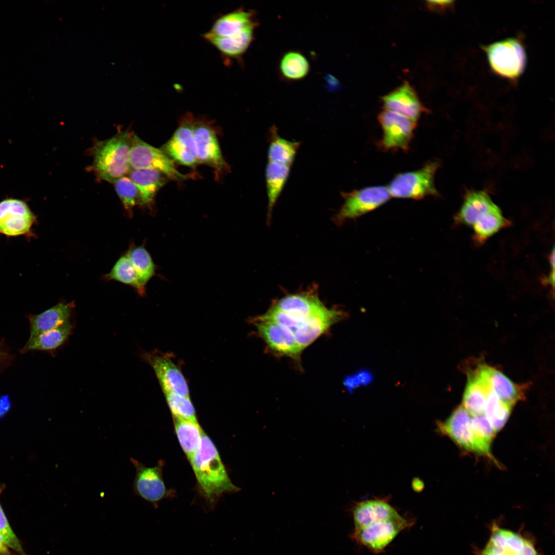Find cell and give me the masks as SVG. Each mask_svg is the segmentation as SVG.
Wrapping results in <instances>:
<instances>
[{"label":"cell","instance_id":"1","mask_svg":"<svg viewBox=\"0 0 555 555\" xmlns=\"http://www.w3.org/2000/svg\"><path fill=\"white\" fill-rule=\"evenodd\" d=\"M189 461L200 493L211 505L224 493L240 490L231 482L216 447L203 430L199 447Z\"/></svg>","mask_w":555,"mask_h":555},{"label":"cell","instance_id":"2","mask_svg":"<svg viewBox=\"0 0 555 555\" xmlns=\"http://www.w3.org/2000/svg\"><path fill=\"white\" fill-rule=\"evenodd\" d=\"M133 136L128 132H122L95 144L92 168L100 179L114 183L129 173Z\"/></svg>","mask_w":555,"mask_h":555},{"label":"cell","instance_id":"3","mask_svg":"<svg viewBox=\"0 0 555 555\" xmlns=\"http://www.w3.org/2000/svg\"><path fill=\"white\" fill-rule=\"evenodd\" d=\"M489 66L494 73L516 81L523 73L526 65V53L522 40L510 37L482 47Z\"/></svg>","mask_w":555,"mask_h":555},{"label":"cell","instance_id":"4","mask_svg":"<svg viewBox=\"0 0 555 555\" xmlns=\"http://www.w3.org/2000/svg\"><path fill=\"white\" fill-rule=\"evenodd\" d=\"M258 25L255 11L239 8L218 16L202 36L206 41L218 39L229 42H238L254 35Z\"/></svg>","mask_w":555,"mask_h":555},{"label":"cell","instance_id":"5","mask_svg":"<svg viewBox=\"0 0 555 555\" xmlns=\"http://www.w3.org/2000/svg\"><path fill=\"white\" fill-rule=\"evenodd\" d=\"M439 166L438 161H430L418 170L398 174L387 188L390 195L414 199L438 195L434 185V177Z\"/></svg>","mask_w":555,"mask_h":555},{"label":"cell","instance_id":"6","mask_svg":"<svg viewBox=\"0 0 555 555\" xmlns=\"http://www.w3.org/2000/svg\"><path fill=\"white\" fill-rule=\"evenodd\" d=\"M414 519L398 517L354 528L350 538L374 553L382 552L402 531L415 524Z\"/></svg>","mask_w":555,"mask_h":555},{"label":"cell","instance_id":"7","mask_svg":"<svg viewBox=\"0 0 555 555\" xmlns=\"http://www.w3.org/2000/svg\"><path fill=\"white\" fill-rule=\"evenodd\" d=\"M437 429L461 448L492 458L490 450L476 436L472 427V416L462 405L457 407L444 421L439 422Z\"/></svg>","mask_w":555,"mask_h":555},{"label":"cell","instance_id":"8","mask_svg":"<svg viewBox=\"0 0 555 555\" xmlns=\"http://www.w3.org/2000/svg\"><path fill=\"white\" fill-rule=\"evenodd\" d=\"M129 162L131 169L155 170L172 180L187 177L177 169L174 162L161 149L151 145L136 135L133 136Z\"/></svg>","mask_w":555,"mask_h":555},{"label":"cell","instance_id":"9","mask_svg":"<svg viewBox=\"0 0 555 555\" xmlns=\"http://www.w3.org/2000/svg\"><path fill=\"white\" fill-rule=\"evenodd\" d=\"M342 195L344 201L335 218L340 224L376 209L391 196L387 188L384 186L367 187Z\"/></svg>","mask_w":555,"mask_h":555},{"label":"cell","instance_id":"10","mask_svg":"<svg viewBox=\"0 0 555 555\" xmlns=\"http://www.w3.org/2000/svg\"><path fill=\"white\" fill-rule=\"evenodd\" d=\"M378 120L383 131L382 147L385 150H408L417 123L386 109L379 113Z\"/></svg>","mask_w":555,"mask_h":555},{"label":"cell","instance_id":"11","mask_svg":"<svg viewBox=\"0 0 555 555\" xmlns=\"http://www.w3.org/2000/svg\"><path fill=\"white\" fill-rule=\"evenodd\" d=\"M130 460L136 469L133 488L137 495L155 505L168 496L162 477L161 461L154 467H147L134 458L131 457Z\"/></svg>","mask_w":555,"mask_h":555},{"label":"cell","instance_id":"12","mask_svg":"<svg viewBox=\"0 0 555 555\" xmlns=\"http://www.w3.org/2000/svg\"><path fill=\"white\" fill-rule=\"evenodd\" d=\"M194 122L192 115L185 116L172 138L161 148L174 162L190 167L198 163L193 135Z\"/></svg>","mask_w":555,"mask_h":555},{"label":"cell","instance_id":"13","mask_svg":"<svg viewBox=\"0 0 555 555\" xmlns=\"http://www.w3.org/2000/svg\"><path fill=\"white\" fill-rule=\"evenodd\" d=\"M481 555H539L529 539L510 530L493 525Z\"/></svg>","mask_w":555,"mask_h":555},{"label":"cell","instance_id":"14","mask_svg":"<svg viewBox=\"0 0 555 555\" xmlns=\"http://www.w3.org/2000/svg\"><path fill=\"white\" fill-rule=\"evenodd\" d=\"M35 217L28 205L17 199L0 202V233L14 236L28 233Z\"/></svg>","mask_w":555,"mask_h":555},{"label":"cell","instance_id":"15","mask_svg":"<svg viewBox=\"0 0 555 555\" xmlns=\"http://www.w3.org/2000/svg\"><path fill=\"white\" fill-rule=\"evenodd\" d=\"M193 135L198 163L207 164L218 172L226 169L216 135L210 125L195 121Z\"/></svg>","mask_w":555,"mask_h":555},{"label":"cell","instance_id":"16","mask_svg":"<svg viewBox=\"0 0 555 555\" xmlns=\"http://www.w3.org/2000/svg\"><path fill=\"white\" fill-rule=\"evenodd\" d=\"M145 358L153 369L164 394L174 393L189 397L185 377L170 357L147 354Z\"/></svg>","mask_w":555,"mask_h":555},{"label":"cell","instance_id":"17","mask_svg":"<svg viewBox=\"0 0 555 555\" xmlns=\"http://www.w3.org/2000/svg\"><path fill=\"white\" fill-rule=\"evenodd\" d=\"M255 325L260 336L272 349L283 355L299 357L302 350L290 329L274 322L258 318Z\"/></svg>","mask_w":555,"mask_h":555},{"label":"cell","instance_id":"18","mask_svg":"<svg viewBox=\"0 0 555 555\" xmlns=\"http://www.w3.org/2000/svg\"><path fill=\"white\" fill-rule=\"evenodd\" d=\"M382 100L384 109L395 112L416 123L420 115L428 112L408 82L382 97Z\"/></svg>","mask_w":555,"mask_h":555},{"label":"cell","instance_id":"19","mask_svg":"<svg viewBox=\"0 0 555 555\" xmlns=\"http://www.w3.org/2000/svg\"><path fill=\"white\" fill-rule=\"evenodd\" d=\"M343 317L342 311L326 307L309 317L293 334L300 349L302 350L310 344Z\"/></svg>","mask_w":555,"mask_h":555},{"label":"cell","instance_id":"20","mask_svg":"<svg viewBox=\"0 0 555 555\" xmlns=\"http://www.w3.org/2000/svg\"><path fill=\"white\" fill-rule=\"evenodd\" d=\"M498 208L486 192L469 191L465 194L454 220L456 224L472 227Z\"/></svg>","mask_w":555,"mask_h":555},{"label":"cell","instance_id":"21","mask_svg":"<svg viewBox=\"0 0 555 555\" xmlns=\"http://www.w3.org/2000/svg\"><path fill=\"white\" fill-rule=\"evenodd\" d=\"M273 306L296 321L299 327L309 317L325 307L316 294L308 291L284 297Z\"/></svg>","mask_w":555,"mask_h":555},{"label":"cell","instance_id":"22","mask_svg":"<svg viewBox=\"0 0 555 555\" xmlns=\"http://www.w3.org/2000/svg\"><path fill=\"white\" fill-rule=\"evenodd\" d=\"M354 528L391 520L401 515L388 501L370 499L357 503L351 509Z\"/></svg>","mask_w":555,"mask_h":555},{"label":"cell","instance_id":"23","mask_svg":"<svg viewBox=\"0 0 555 555\" xmlns=\"http://www.w3.org/2000/svg\"><path fill=\"white\" fill-rule=\"evenodd\" d=\"M74 304L61 302L36 315L30 316L31 340L69 321Z\"/></svg>","mask_w":555,"mask_h":555},{"label":"cell","instance_id":"24","mask_svg":"<svg viewBox=\"0 0 555 555\" xmlns=\"http://www.w3.org/2000/svg\"><path fill=\"white\" fill-rule=\"evenodd\" d=\"M480 369L489 388L503 402L512 407L522 399L521 387L513 383L501 372L486 365L480 366Z\"/></svg>","mask_w":555,"mask_h":555},{"label":"cell","instance_id":"25","mask_svg":"<svg viewBox=\"0 0 555 555\" xmlns=\"http://www.w3.org/2000/svg\"><path fill=\"white\" fill-rule=\"evenodd\" d=\"M128 174L138 190L141 205L152 203L166 180L164 174L152 169H131Z\"/></svg>","mask_w":555,"mask_h":555},{"label":"cell","instance_id":"26","mask_svg":"<svg viewBox=\"0 0 555 555\" xmlns=\"http://www.w3.org/2000/svg\"><path fill=\"white\" fill-rule=\"evenodd\" d=\"M489 387L479 367L470 374L462 399V406L472 416L484 414Z\"/></svg>","mask_w":555,"mask_h":555},{"label":"cell","instance_id":"27","mask_svg":"<svg viewBox=\"0 0 555 555\" xmlns=\"http://www.w3.org/2000/svg\"><path fill=\"white\" fill-rule=\"evenodd\" d=\"M290 168V166L284 164L268 161L265 169V179L268 218H270L273 209L287 181Z\"/></svg>","mask_w":555,"mask_h":555},{"label":"cell","instance_id":"28","mask_svg":"<svg viewBox=\"0 0 555 555\" xmlns=\"http://www.w3.org/2000/svg\"><path fill=\"white\" fill-rule=\"evenodd\" d=\"M268 160L291 166L300 146V142L292 141L280 136L276 128L272 126L270 131Z\"/></svg>","mask_w":555,"mask_h":555},{"label":"cell","instance_id":"29","mask_svg":"<svg viewBox=\"0 0 555 555\" xmlns=\"http://www.w3.org/2000/svg\"><path fill=\"white\" fill-rule=\"evenodd\" d=\"M173 422L180 445L190 461L199 447L202 429L198 422L177 418Z\"/></svg>","mask_w":555,"mask_h":555},{"label":"cell","instance_id":"30","mask_svg":"<svg viewBox=\"0 0 555 555\" xmlns=\"http://www.w3.org/2000/svg\"><path fill=\"white\" fill-rule=\"evenodd\" d=\"M279 70L284 79L290 81H299L308 75L310 64L302 53L297 50H290L280 59Z\"/></svg>","mask_w":555,"mask_h":555},{"label":"cell","instance_id":"31","mask_svg":"<svg viewBox=\"0 0 555 555\" xmlns=\"http://www.w3.org/2000/svg\"><path fill=\"white\" fill-rule=\"evenodd\" d=\"M72 327L70 321L28 341L22 352L31 350H50L61 346L70 335Z\"/></svg>","mask_w":555,"mask_h":555},{"label":"cell","instance_id":"32","mask_svg":"<svg viewBox=\"0 0 555 555\" xmlns=\"http://www.w3.org/2000/svg\"><path fill=\"white\" fill-rule=\"evenodd\" d=\"M136 272L142 294L145 285L155 273V265L152 257L142 246H131L126 253Z\"/></svg>","mask_w":555,"mask_h":555},{"label":"cell","instance_id":"33","mask_svg":"<svg viewBox=\"0 0 555 555\" xmlns=\"http://www.w3.org/2000/svg\"><path fill=\"white\" fill-rule=\"evenodd\" d=\"M510 225V222L504 217L499 208L472 226L473 240L477 244L482 245L493 234Z\"/></svg>","mask_w":555,"mask_h":555},{"label":"cell","instance_id":"34","mask_svg":"<svg viewBox=\"0 0 555 555\" xmlns=\"http://www.w3.org/2000/svg\"><path fill=\"white\" fill-rule=\"evenodd\" d=\"M512 406L501 401L489 388L484 414L495 433L504 426L510 414Z\"/></svg>","mask_w":555,"mask_h":555},{"label":"cell","instance_id":"35","mask_svg":"<svg viewBox=\"0 0 555 555\" xmlns=\"http://www.w3.org/2000/svg\"><path fill=\"white\" fill-rule=\"evenodd\" d=\"M104 277L108 280H115L130 285L142 295L136 272L126 253L118 260L110 271Z\"/></svg>","mask_w":555,"mask_h":555},{"label":"cell","instance_id":"36","mask_svg":"<svg viewBox=\"0 0 555 555\" xmlns=\"http://www.w3.org/2000/svg\"><path fill=\"white\" fill-rule=\"evenodd\" d=\"M164 394L173 418L198 422L194 407L189 397L174 393Z\"/></svg>","mask_w":555,"mask_h":555},{"label":"cell","instance_id":"37","mask_svg":"<svg viewBox=\"0 0 555 555\" xmlns=\"http://www.w3.org/2000/svg\"><path fill=\"white\" fill-rule=\"evenodd\" d=\"M113 183L124 209L131 213L133 208L139 203L138 192L134 183L126 176L119 178Z\"/></svg>","mask_w":555,"mask_h":555},{"label":"cell","instance_id":"38","mask_svg":"<svg viewBox=\"0 0 555 555\" xmlns=\"http://www.w3.org/2000/svg\"><path fill=\"white\" fill-rule=\"evenodd\" d=\"M472 427L477 439L490 450L495 432L484 414L472 416Z\"/></svg>","mask_w":555,"mask_h":555},{"label":"cell","instance_id":"39","mask_svg":"<svg viewBox=\"0 0 555 555\" xmlns=\"http://www.w3.org/2000/svg\"><path fill=\"white\" fill-rule=\"evenodd\" d=\"M3 488L0 487V493ZM0 534L7 546L21 555H26L20 542L11 528L0 504Z\"/></svg>","mask_w":555,"mask_h":555},{"label":"cell","instance_id":"40","mask_svg":"<svg viewBox=\"0 0 555 555\" xmlns=\"http://www.w3.org/2000/svg\"><path fill=\"white\" fill-rule=\"evenodd\" d=\"M372 379V376L369 372L361 371L348 379L346 382L348 386L354 388L360 384H367L371 381Z\"/></svg>","mask_w":555,"mask_h":555},{"label":"cell","instance_id":"41","mask_svg":"<svg viewBox=\"0 0 555 555\" xmlns=\"http://www.w3.org/2000/svg\"><path fill=\"white\" fill-rule=\"evenodd\" d=\"M452 1H427V8L431 11L443 12L451 9L453 6Z\"/></svg>","mask_w":555,"mask_h":555},{"label":"cell","instance_id":"42","mask_svg":"<svg viewBox=\"0 0 555 555\" xmlns=\"http://www.w3.org/2000/svg\"><path fill=\"white\" fill-rule=\"evenodd\" d=\"M549 261L551 265V273L547 277H546L543 280L544 284H546L551 285L552 288L554 289V249L553 248L549 256Z\"/></svg>","mask_w":555,"mask_h":555},{"label":"cell","instance_id":"43","mask_svg":"<svg viewBox=\"0 0 555 555\" xmlns=\"http://www.w3.org/2000/svg\"><path fill=\"white\" fill-rule=\"evenodd\" d=\"M11 408V402L8 396L4 395L0 398V418L3 417Z\"/></svg>","mask_w":555,"mask_h":555},{"label":"cell","instance_id":"44","mask_svg":"<svg viewBox=\"0 0 555 555\" xmlns=\"http://www.w3.org/2000/svg\"><path fill=\"white\" fill-rule=\"evenodd\" d=\"M9 548L0 534V555H12Z\"/></svg>","mask_w":555,"mask_h":555},{"label":"cell","instance_id":"45","mask_svg":"<svg viewBox=\"0 0 555 555\" xmlns=\"http://www.w3.org/2000/svg\"><path fill=\"white\" fill-rule=\"evenodd\" d=\"M4 358V354L0 350V362L3 360Z\"/></svg>","mask_w":555,"mask_h":555}]
</instances>
